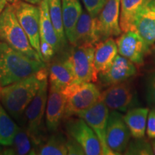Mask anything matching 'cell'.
Instances as JSON below:
<instances>
[{
  "label": "cell",
  "mask_w": 155,
  "mask_h": 155,
  "mask_svg": "<svg viewBox=\"0 0 155 155\" xmlns=\"http://www.w3.org/2000/svg\"><path fill=\"white\" fill-rule=\"evenodd\" d=\"M48 67L35 74L0 90V102L15 120L22 122L25 110L38 91L42 81L48 78Z\"/></svg>",
  "instance_id": "cell-1"
},
{
  "label": "cell",
  "mask_w": 155,
  "mask_h": 155,
  "mask_svg": "<svg viewBox=\"0 0 155 155\" xmlns=\"http://www.w3.org/2000/svg\"><path fill=\"white\" fill-rule=\"evenodd\" d=\"M46 67L48 63L32 59L0 40L1 88L27 78Z\"/></svg>",
  "instance_id": "cell-2"
},
{
  "label": "cell",
  "mask_w": 155,
  "mask_h": 155,
  "mask_svg": "<svg viewBox=\"0 0 155 155\" xmlns=\"http://www.w3.org/2000/svg\"><path fill=\"white\" fill-rule=\"evenodd\" d=\"M0 40L32 59L42 61L38 52L31 45L11 4L6 6L0 14Z\"/></svg>",
  "instance_id": "cell-3"
},
{
  "label": "cell",
  "mask_w": 155,
  "mask_h": 155,
  "mask_svg": "<svg viewBox=\"0 0 155 155\" xmlns=\"http://www.w3.org/2000/svg\"><path fill=\"white\" fill-rule=\"evenodd\" d=\"M48 78H45L42 81L38 91L25 110L23 119L25 128L32 137L37 148L47 139L45 135L43 124L48 96Z\"/></svg>",
  "instance_id": "cell-4"
},
{
  "label": "cell",
  "mask_w": 155,
  "mask_h": 155,
  "mask_svg": "<svg viewBox=\"0 0 155 155\" xmlns=\"http://www.w3.org/2000/svg\"><path fill=\"white\" fill-rule=\"evenodd\" d=\"M62 91L66 98L63 119L88 109L100 99L101 94L99 88L92 82H73Z\"/></svg>",
  "instance_id": "cell-5"
},
{
  "label": "cell",
  "mask_w": 155,
  "mask_h": 155,
  "mask_svg": "<svg viewBox=\"0 0 155 155\" xmlns=\"http://www.w3.org/2000/svg\"><path fill=\"white\" fill-rule=\"evenodd\" d=\"M64 120L66 134L82 147L85 154H104L99 139L84 119L79 116H73Z\"/></svg>",
  "instance_id": "cell-6"
},
{
  "label": "cell",
  "mask_w": 155,
  "mask_h": 155,
  "mask_svg": "<svg viewBox=\"0 0 155 155\" xmlns=\"http://www.w3.org/2000/svg\"><path fill=\"white\" fill-rule=\"evenodd\" d=\"M95 45L83 44L73 46L68 58L72 64L75 82L96 83L98 73L94 67Z\"/></svg>",
  "instance_id": "cell-7"
},
{
  "label": "cell",
  "mask_w": 155,
  "mask_h": 155,
  "mask_svg": "<svg viewBox=\"0 0 155 155\" xmlns=\"http://www.w3.org/2000/svg\"><path fill=\"white\" fill-rule=\"evenodd\" d=\"M12 5L17 19L28 35L31 45L38 52L43 61L40 53V6L38 7V5L24 1H18Z\"/></svg>",
  "instance_id": "cell-8"
},
{
  "label": "cell",
  "mask_w": 155,
  "mask_h": 155,
  "mask_svg": "<svg viewBox=\"0 0 155 155\" xmlns=\"http://www.w3.org/2000/svg\"><path fill=\"white\" fill-rule=\"evenodd\" d=\"M131 132L118 111H111L108 115L106 127V144L114 155L124 154L130 141Z\"/></svg>",
  "instance_id": "cell-9"
},
{
  "label": "cell",
  "mask_w": 155,
  "mask_h": 155,
  "mask_svg": "<svg viewBox=\"0 0 155 155\" xmlns=\"http://www.w3.org/2000/svg\"><path fill=\"white\" fill-rule=\"evenodd\" d=\"M135 96L134 88L128 80L107 87L101 94L100 100L111 111L126 112L134 104Z\"/></svg>",
  "instance_id": "cell-10"
},
{
  "label": "cell",
  "mask_w": 155,
  "mask_h": 155,
  "mask_svg": "<svg viewBox=\"0 0 155 155\" xmlns=\"http://www.w3.org/2000/svg\"><path fill=\"white\" fill-rule=\"evenodd\" d=\"M121 0H108L96 18V26L100 41L121 34L120 27Z\"/></svg>",
  "instance_id": "cell-11"
},
{
  "label": "cell",
  "mask_w": 155,
  "mask_h": 155,
  "mask_svg": "<svg viewBox=\"0 0 155 155\" xmlns=\"http://www.w3.org/2000/svg\"><path fill=\"white\" fill-rule=\"evenodd\" d=\"M119 54L129 59L136 65L144 64L145 56L150 51V46L134 31H128L120 35L116 40Z\"/></svg>",
  "instance_id": "cell-12"
},
{
  "label": "cell",
  "mask_w": 155,
  "mask_h": 155,
  "mask_svg": "<svg viewBox=\"0 0 155 155\" xmlns=\"http://www.w3.org/2000/svg\"><path fill=\"white\" fill-rule=\"evenodd\" d=\"M108 115V108L101 100L99 99L91 107L81 112L76 116L84 119L94 131L101 143L104 154L114 155L106 144V127Z\"/></svg>",
  "instance_id": "cell-13"
},
{
  "label": "cell",
  "mask_w": 155,
  "mask_h": 155,
  "mask_svg": "<svg viewBox=\"0 0 155 155\" xmlns=\"http://www.w3.org/2000/svg\"><path fill=\"white\" fill-rule=\"evenodd\" d=\"M137 73L136 65L129 59L117 55L106 71L98 74V81L103 87H109L126 81Z\"/></svg>",
  "instance_id": "cell-14"
},
{
  "label": "cell",
  "mask_w": 155,
  "mask_h": 155,
  "mask_svg": "<svg viewBox=\"0 0 155 155\" xmlns=\"http://www.w3.org/2000/svg\"><path fill=\"white\" fill-rule=\"evenodd\" d=\"M66 98L61 89L50 84L45 110V125L50 133L58 130L65 115Z\"/></svg>",
  "instance_id": "cell-15"
},
{
  "label": "cell",
  "mask_w": 155,
  "mask_h": 155,
  "mask_svg": "<svg viewBox=\"0 0 155 155\" xmlns=\"http://www.w3.org/2000/svg\"><path fill=\"white\" fill-rule=\"evenodd\" d=\"M133 31L137 32L150 47L155 43V0H150L139 12Z\"/></svg>",
  "instance_id": "cell-16"
},
{
  "label": "cell",
  "mask_w": 155,
  "mask_h": 155,
  "mask_svg": "<svg viewBox=\"0 0 155 155\" xmlns=\"http://www.w3.org/2000/svg\"><path fill=\"white\" fill-rule=\"evenodd\" d=\"M100 42L96 26V18L93 17L88 12H83L78 21L72 40L73 46L83 44H93Z\"/></svg>",
  "instance_id": "cell-17"
},
{
  "label": "cell",
  "mask_w": 155,
  "mask_h": 155,
  "mask_svg": "<svg viewBox=\"0 0 155 155\" xmlns=\"http://www.w3.org/2000/svg\"><path fill=\"white\" fill-rule=\"evenodd\" d=\"M48 73L50 84L61 90L75 82V75L68 55L52 62L49 65Z\"/></svg>",
  "instance_id": "cell-18"
},
{
  "label": "cell",
  "mask_w": 155,
  "mask_h": 155,
  "mask_svg": "<svg viewBox=\"0 0 155 155\" xmlns=\"http://www.w3.org/2000/svg\"><path fill=\"white\" fill-rule=\"evenodd\" d=\"M118 52L117 45L113 38L98 42L95 45L94 67L98 74L111 66Z\"/></svg>",
  "instance_id": "cell-19"
},
{
  "label": "cell",
  "mask_w": 155,
  "mask_h": 155,
  "mask_svg": "<svg viewBox=\"0 0 155 155\" xmlns=\"http://www.w3.org/2000/svg\"><path fill=\"white\" fill-rule=\"evenodd\" d=\"M82 12V7L79 0H62L64 29L69 42L72 40L75 26Z\"/></svg>",
  "instance_id": "cell-20"
},
{
  "label": "cell",
  "mask_w": 155,
  "mask_h": 155,
  "mask_svg": "<svg viewBox=\"0 0 155 155\" xmlns=\"http://www.w3.org/2000/svg\"><path fill=\"white\" fill-rule=\"evenodd\" d=\"M150 0H121L120 27L124 32L133 31L137 15Z\"/></svg>",
  "instance_id": "cell-21"
},
{
  "label": "cell",
  "mask_w": 155,
  "mask_h": 155,
  "mask_svg": "<svg viewBox=\"0 0 155 155\" xmlns=\"http://www.w3.org/2000/svg\"><path fill=\"white\" fill-rule=\"evenodd\" d=\"M40 40L48 42L55 48L56 53L62 49L59 38L56 33L48 12V0H42L40 4Z\"/></svg>",
  "instance_id": "cell-22"
},
{
  "label": "cell",
  "mask_w": 155,
  "mask_h": 155,
  "mask_svg": "<svg viewBox=\"0 0 155 155\" xmlns=\"http://www.w3.org/2000/svg\"><path fill=\"white\" fill-rule=\"evenodd\" d=\"M149 108H132L128 110L124 119L134 138L144 137L147 127Z\"/></svg>",
  "instance_id": "cell-23"
},
{
  "label": "cell",
  "mask_w": 155,
  "mask_h": 155,
  "mask_svg": "<svg viewBox=\"0 0 155 155\" xmlns=\"http://www.w3.org/2000/svg\"><path fill=\"white\" fill-rule=\"evenodd\" d=\"M37 146L26 128L19 127L13 144L3 151L4 154H36Z\"/></svg>",
  "instance_id": "cell-24"
},
{
  "label": "cell",
  "mask_w": 155,
  "mask_h": 155,
  "mask_svg": "<svg viewBox=\"0 0 155 155\" xmlns=\"http://www.w3.org/2000/svg\"><path fill=\"white\" fill-rule=\"evenodd\" d=\"M67 136L62 132L55 131L37 148L36 154L65 155L68 154Z\"/></svg>",
  "instance_id": "cell-25"
},
{
  "label": "cell",
  "mask_w": 155,
  "mask_h": 155,
  "mask_svg": "<svg viewBox=\"0 0 155 155\" xmlns=\"http://www.w3.org/2000/svg\"><path fill=\"white\" fill-rule=\"evenodd\" d=\"M19 127L0 102V144L9 147L13 144Z\"/></svg>",
  "instance_id": "cell-26"
},
{
  "label": "cell",
  "mask_w": 155,
  "mask_h": 155,
  "mask_svg": "<svg viewBox=\"0 0 155 155\" xmlns=\"http://www.w3.org/2000/svg\"><path fill=\"white\" fill-rule=\"evenodd\" d=\"M48 12L51 22L59 38L62 49L66 44L67 38L64 29L61 0H48Z\"/></svg>",
  "instance_id": "cell-27"
},
{
  "label": "cell",
  "mask_w": 155,
  "mask_h": 155,
  "mask_svg": "<svg viewBox=\"0 0 155 155\" xmlns=\"http://www.w3.org/2000/svg\"><path fill=\"white\" fill-rule=\"evenodd\" d=\"M142 138H134V140L129 141L124 154L138 155L154 154L152 145Z\"/></svg>",
  "instance_id": "cell-28"
},
{
  "label": "cell",
  "mask_w": 155,
  "mask_h": 155,
  "mask_svg": "<svg viewBox=\"0 0 155 155\" xmlns=\"http://www.w3.org/2000/svg\"><path fill=\"white\" fill-rule=\"evenodd\" d=\"M145 94L147 102L155 106V69L149 71L145 78Z\"/></svg>",
  "instance_id": "cell-29"
},
{
  "label": "cell",
  "mask_w": 155,
  "mask_h": 155,
  "mask_svg": "<svg viewBox=\"0 0 155 155\" xmlns=\"http://www.w3.org/2000/svg\"><path fill=\"white\" fill-rule=\"evenodd\" d=\"M108 0H83L86 11L93 17H96L104 8Z\"/></svg>",
  "instance_id": "cell-30"
},
{
  "label": "cell",
  "mask_w": 155,
  "mask_h": 155,
  "mask_svg": "<svg viewBox=\"0 0 155 155\" xmlns=\"http://www.w3.org/2000/svg\"><path fill=\"white\" fill-rule=\"evenodd\" d=\"M40 53L42 60L45 63H48L52 61L56 53L55 48L48 42L43 40H40Z\"/></svg>",
  "instance_id": "cell-31"
},
{
  "label": "cell",
  "mask_w": 155,
  "mask_h": 155,
  "mask_svg": "<svg viewBox=\"0 0 155 155\" xmlns=\"http://www.w3.org/2000/svg\"><path fill=\"white\" fill-rule=\"evenodd\" d=\"M67 136L66 146L68 150V154H85L84 150H83L82 147L76 141Z\"/></svg>",
  "instance_id": "cell-32"
},
{
  "label": "cell",
  "mask_w": 155,
  "mask_h": 155,
  "mask_svg": "<svg viewBox=\"0 0 155 155\" xmlns=\"http://www.w3.org/2000/svg\"><path fill=\"white\" fill-rule=\"evenodd\" d=\"M147 134L151 139H155V109H152L149 113L147 123Z\"/></svg>",
  "instance_id": "cell-33"
},
{
  "label": "cell",
  "mask_w": 155,
  "mask_h": 155,
  "mask_svg": "<svg viewBox=\"0 0 155 155\" xmlns=\"http://www.w3.org/2000/svg\"><path fill=\"white\" fill-rule=\"evenodd\" d=\"M7 2L9 4H11V5H13V4H15V2H17L18 1H24V2H26L38 5H40V2H41L42 0H7Z\"/></svg>",
  "instance_id": "cell-34"
},
{
  "label": "cell",
  "mask_w": 155,
  "mask_h": 155,
  "mask_svg": "<svg viewBox=\"0 0 155 155\" xmlns=\"http://www.w3.org/2000/svg\"><path fill=\"white\" fill-rule=\"evenodd\" d=\"M8 4L9 3L7 2V0H0V14L5 9L6 6L8 5Z\"/></svg>",
  "instance_id": "cell-35"
},
{
  "label": "cell",
  "mask_w": 155,
  "mask_h": 155,
  "mask_svg": "<svg viewBox=\"0 0 155 155\" xmlns=\"http://www.w3.org/2000/svg\"><path fill=\"white\" fill-rule=\"evenodd\" d=\"M152 61L154 62L155 64V43L154 45H152Z\"/></svg>",
  "instance_id": "cell-36"
},
{
  "label": "cell",
  "mask_w": 155,
  "mask_h": 155,
  "mask_svg": "<svg viewBox=\"0 0 155 155\" xmlns=\"http://www.w3.org/2000/svg\"><path fill=\"white\" fill-rule=\"evenodd\" d=\"M151 145H152L153 152H154V154H155V139L152 141V144H151Z\"/></svg>",
  "instance_id": "cell-37"
},
{
  "label": "cell",
  "mask_w": 155,
  "mask_h": 155,
  "mask_svg": "<svg viewBox=\"0 0 155 155\" xmlns=\"http://www.w3.org/2000/svg\"><path fill=\"white\" fill-rule=\"evenodd\" d=\"M1 145V144H0ZM2 147L0 146V152H2Z\"/></svg>",
  "instance_id": "cell-38"
},
{
  "label": "cell",
  "mask_w": 155,
  "mask_h": 155,
  "mask_svg": "<svg viewBox=\"0 0 155 155\" xmlns=\"http://www.w3.org/2000/svg\"><path fill=\"white\" fill-rule=\"evenodd\" d=\"M0 90H1V87H0Z\"/></svg>",
  "instance_id": "cell-39"
}]
</instances>
